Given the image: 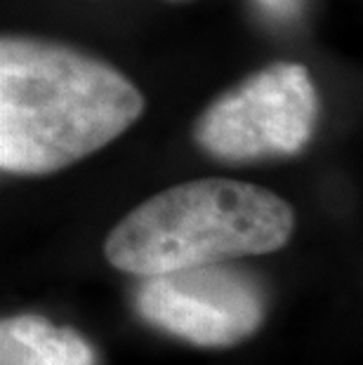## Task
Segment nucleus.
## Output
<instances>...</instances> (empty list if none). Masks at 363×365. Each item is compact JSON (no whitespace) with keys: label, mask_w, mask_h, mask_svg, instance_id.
Returning <instances> with one entry per match:
<instances>
[{"label":"nucleus","mask_w":363,"mask_h":365,"mask_svg":"<svg viewBox=\"0 0 363 365\" xmlns=\"http://www.w3.org/2000/svg\"><path fill=\"white\" fill-rule=\"evenodd\" d=\"M319 97L302 64L265 66L205 108L196 144L224 163L295 156L314 135Z\"/></svg>","instance_id":"7ed1b4c3"},{"label":"nucleus","mask_w":363,"mask_h":365,"mask_svg":"<svg viewBox=\"0 0 363 365\" xmlns=\"http://www.w3.org/2000/svg\"><path fill=\"white\" fill-rule=\"evenodd\" d=\"M257 3L274 17H290L297 7V0H257Z\"/></svg>","instance_id":"423d86ee"},{"label":"nucleus","mask_w":363,"mask_h":365,"mask_svg":"<svg viewBox=\"0 0 363 365\" xmlns=\"http://www.w3.org/2000/svg\"><path fill=\"white\" fill-rule=\"evenodd\" d=\"M144 113L142 92L66 45L0 41V168L52 175L111 144Z\"/></svg>","instance_id":"f257e3e1"},{"label":"nucleus","mask_w":363,"mask_h":365,"mask_svg":"<svg viewBox=\"0 0 363 365\" xmlns=\"http://www.w3.org/2000/svg\"><path fill=\"white\" fill-rule=\"evenodd\" d=\"M135 307L142 321L165 335L227 349L257 332L267 316V294L245 269L215 264L142 278Z\"/></svg>","instance_id":"20e7f679"},{"label":"nucleus","mask_w":363,"mask_h":365,"mask_svg":"<svg viewBox=\"0 0 363 365\" xmlns=\"http://www.w3.org/2000/svg\"><path fill=\"white\" fill-rule=\"evenodd\" d=\"M0 365H97L88 339L45 316L17 314L0 323Z\"/></svg>","instance_id":"39448f33"},{"label":"nucleus","mask_w":363,"mask_h":365,"mask_svg":"<svg viewBox=\"0 0 363 365\" xmlns=\"http://www.w3.org/2000/svg\"><path fill=\"white\" fill-rule=\"evenodd\" d=\"M292 229V207L274 191L210 177L177 184L128 212L106 238L104 257L118 271L153 278L276 252Z\"/></svg>","instance_id":"f03ea898"}]
</instances>
